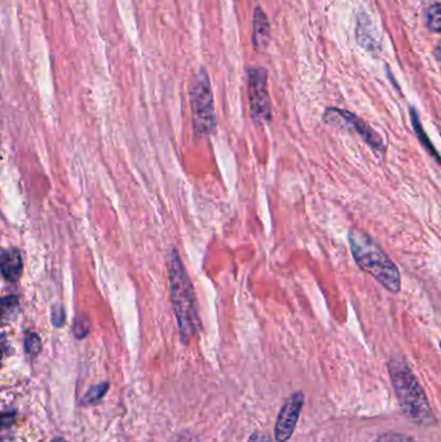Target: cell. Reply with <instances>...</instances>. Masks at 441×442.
<instances>
[{
    "instance_id": "2e32d148",
    "label": "cell",
    "mask_w": 441,
    "mask_h": 442,
    "mask_svg": "<svg viewBox=\"0 0 441 442\" xmlns=\"http://www.w3.org/2000/svg\"><path fill=\"white\" fill-rule=\"evenodd\" d=\"M18 304V297L13 295H8L3 299V313L7 312V309H12L13 306Z\"/></svg>"
},
{
    "instance_id": "ffe728a7",
    "label": "cell",
    "mask_w": 441,
    "mask_h": 442,
    "mask_svg": "<svg viewBox=\"0 0 441 442\" xmlns=\"http://www.w3.org/2000/svg\"><path fill=\"white\" fill-rule=\"evenodd\" d=\"M51 442H67V441H66V440H64V438H60V437H58V438H55V440H52Z\"/></svg>"
},
{
    "instance_id": "d6986e66",
    "label": "cell",
    "mask_w": 441,
    "mask_h": 442,
    "mask_svg": "<svg viewBox=\"0 0 441 442\" xmlns=\"http://www.w3.org/2000/svg\"><path fill=\"white\" fill-rule=\"evenodd\" d=\"M436 57L440 58L441 60V43L436 47Z\"/></svg>"
},
{
    "instance_id": "7a4b0ae2",
    "label": "cell",
    "mask_w": 441,
    "mask_h": 442,
    "mask_svg": "<svg viewBox=\"0 0 441 442\" xmlns=\"http://www.w3.org/2000/svg\"><path fill=\"white\" fill-rule=\"evenodd\" d=\"M349 247L359 267L376 278L384 289L396 294L401 289V278L393 261L365 233L352 231L348 236Z\"/></svg>"
},
{
    "instance_id": "5b68a950",
    "label": "cell",
    "mask_w": 441,
    "mask_h": 442,
    "mask_svg": "<svg viewBox=\"0 0 441 442\" xmlns=\"http://www.w3.org/2000/svg\"><path fill=\"white\" fill-rule=\"evenodd\" d=\"M247 94L254 122L258 124L268 122L272 109L268 94V73L264 67L251 66L247 69Z\"/></svg>"
},
{
    "instance_id": "ac0fdd59",
    "label": "cell",
    "mask_w": 441,
    "mask_h": 442,
    "mask_svg": "<svg viewBox=\"0 0 441 442\" xmlns=\"http://www.w3.org/2000/svg\"><path fill=\"white\" fill-rule=\"evenodd\" d=\"M249 442H272L271 441V437L266 435V433H254Z\"/></svg>"
},
{
    "instance_id": "9a60e30c",
    "label": "cell",
    "mask_w": 441,
    "mask_h": 442,
    "mask_svg": "<svg viewBox=\"0 0 441 442\" xmlns=\"http://www.w3.org/2000/svg\"><path fill=\"white\" fill-rule=\"evenodd\" d=\"M52 324L56 327H61L65 324V311L61 305H55L52 308Z\"/></svg>"
},
{
    "instance_id": "44dd1931",
    "label": "cell",
    "mask_w": 441,
    "mask_h": 442,
    "mask_svg": "<svg viewBox=\"0 0 441 442\" xmlns=\"http://www.w3.org/2000/svg\"><path fill=\"white\" fill-rule=\"evenodd\" d=\"M440 348H441V343H440Z\"/></svg>"
},
{
    "instance_id": "5bb4252c",
    "label": "cell",
    "mask_w": 441,
    "mask_h": 442,
    "mask_svg": "<svg viewBox=\"0 0 441 442\" xmlns=\"http://www.w3.org/2000/svg\"><path fill=\"white\" fill-rule=\"evenodd\" d=\"M88 331H89V325H88L87 319H83V317H78L75 319L74 326H72V333L78 339L85 338Z\"/></svg>"
},
{
    "instance_id": "4fadbf2b",
    "label": "cell",
    "mask_w": 441,
    "mask_h": 442,
    "mask_svg": "<svg viewBox=\"0 0 441 442\" xmlns=\"http://www.w3.org/2000/svg\"><path fill=\"white\" fill-rule=\"evenodd\" d=\"M25 350L28 355H33V357L40 353L42 341H40V338L38 336V333H28V335L25 336Z\"/></svg>"
},
{
    "instance_id": "8992f818",
    "label": "cell",
    "mask_w": 441,
    "mask_h": 442,
    "mask_svg": "<svg viewBox=\"0 0 441 442\" xmlns=\"http://www.w3.org/2000/svg\"><path fill=\"white\" fill-rule=\"evenodd\" d=\"M303 404L304 396L302 392H297L286 399L276 423V441L286 442L291 437L294 429L297 427L298 419H299Z\"/></svg>"
},
{
    "instance_id": "8fae6325",
    "label": "cell",
    "mask_w": 441,
    "mask_h": 442,
    "mask_svg": "<svg viewBox=\"0 0 441 442\" xmlns=\"http://www.w3.org/2000/svg\"><path fill=\"white\" fill-rule=\"evenodd\" d=\"M109 389L108 383H100V385H94L88 389L87 393L85 394V397L82 399V402L85 405H94L102 401V397L107 394Z\"/></svg>"
},
{
    "instance_id": "30bf717a",
    "label": "cell",
    "mask_w": 441,
    "mask_h": 442,
    "mask_svg": "<svg viewBox=\"0 0 441 442\" xmlns=\"http://www.w3.org/2000/svg\"><path fill=\"white\" fill-rule=\"evenodd\" d=\"M410 116H412L413 127H414V131H415V133H417V136H418L420 144L425 146L427 152L430 153V154L434 157L435 160H436V162H439L441 165L440 155L435 150V146L432 145V143L430 141V138H427L426 132H425L422 124H420V116H418L417 111L413 109V108L410 109Z\"/></svg>"
},
{
    "instance_id": "277c9868",
    "label": "cell",
    "mask_w": 441,
    "mask_h": 442,
    "mask_svg": "<svg viewBox=\"0 0 441 442\" xmlns=\"http://www.w3.org/2000/svg\"><path fill=\"white\" fill-rule=\"evenodd\" d=\"M193 128L198 138L209 136L217 128V114L209 73L201 67L189 83Z\"/></svg>"
},
{
    "instance_id": "ba28073f",
    "label": "cell",
    "mask_w": 441,
    "mask_h": 442,
    "mask_svg": "<svg viewBox=\"0 0 441 442\" xmlns=\"http://www.w3.org/2000/svg\"><path fill=\"white\" fill-rule=\"evenodd\" d=\"M0 267L3 277L8 282H17L22 275L23 263H22V254L17 248H7L1 253L0 258Z\"/></svg>"
},
{
    "instance_id": "e0dca14e",
    "label": "cell",
    "mask_w": 441,
    "mask_h": 442,
    "mask_svg": "<svg viewBox=\"0 0 441 442\" xmlns=\"http://www.w3.org/2000/svg\"><path fill=\"white\" fill-rule=\"evenodd\" d=\"M171 442H198V440L190 433H181V435L174 437V440Z\"/></svg>"
},
{
    "instance_id": "7c38bea8",
    "label": "cell",
    "mask_w": 441,
    "mask_h": 442,
    "mask_svg": "<svg viewBox=\"0 0 441 442\" xmlns=\"http://www.w3.org/2000/svg\"><path fill=\"white\" fill-rule=\"evenodd\" d=\"M427 28L441 33V3H436L426 11Z\"/></svg>"
},
{
    "instance_id": "3957f363",
    "label": "cell",
    "mask_w": 441,
    "mask_h": 442,
    "mask_svg": "<svg viewBox=\"0 0 441 442\" xmlns=\"http://www.w3.org/2000/svg\"><path fill=\"white\" fill-rule=\"evenodd\" d=\"M388 371L403 411L418 424L432 423V410L412 370L403 360H391Z\"/></svg>"
},
{
    "instance_id": "9c48e42d",
    "label": "cell",
    "mask_w": 441,
    "mask_h": 442,
    "mask_svg": "<svg viewBox=\"0 0 441 442\" xmlns=\"http://www.w3.org/2000/svg\"><path fill=\"white\" fill-rule=\"evenodd\" d=\"M271 40V26L264 11L261 7L255 8L253 22V43L255 50L258 52H264L267 50L268 44Z\"/></svg>"
},
{
    "instance_id": "6da1fadb",
    "label": "cell",
    "mask_w": 441,
    "mask_h": 442,
    "mask_svg": "<svg viewBox=\"0 0 441 442\" xmlns=\"http://www.w3.org/2000/svg\"><path fill=\"white\" fill-rule=\"evenodd\" d=\"M167 270L178 328L181 341L188 343L200 331L201 319L193 284L175 248H171L167 255Z\"/></svg>"
},
{
    "instance_id": "52a82bcc",
    "label": "cell",
    "mask_w": 441,
    "mask_h": 442,
    "mask_svg": "<svg viewBox=\"0 0 441 442\" xmlns=\"http://www.w3.org/2000/svg\"><path fill=\"white\" fill-rule=\"evenodd\" d=\"M325 118H338V121H343L344 123L349 124L374 150L384 154L382 138H379V135L371 130L368 124L362 122L359 116H354V114H351L348 111H343V110L330 109L327 110Z\"/></svg>"
}]
</instances>
